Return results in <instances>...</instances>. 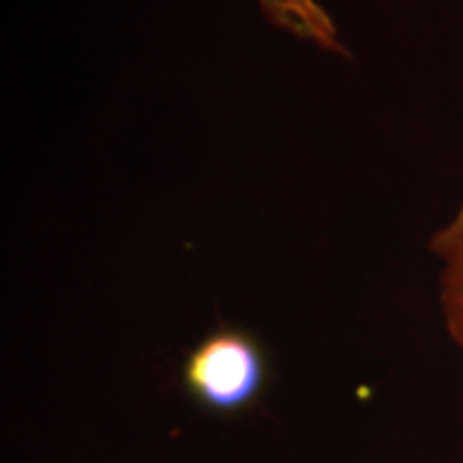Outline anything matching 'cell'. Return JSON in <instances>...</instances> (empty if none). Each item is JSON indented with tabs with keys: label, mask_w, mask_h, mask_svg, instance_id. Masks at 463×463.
<instances>
[{
	"label": "cell",
	"mask_w": 463,
	"mask_h": 463,
	"mask_svg": "<svg viewBox=\"0 0 463 463\" xmlns=\"http://www.w3.org/2000/svg\"><path fill=\"white\" fill-rule=\"evenodd\" d=\"M264 347L241 328H217L191 347L183 363V389L213 414L232 416L253 408L269 384Z\"/></svg>",
	"instance_id": "1"
},
{
	"label": "cell",
	"mask_w": 463,
	"mask_h": 463,
	"mask_svg": "<svg viewBox=\"0 0 463 463\" xmlns=\"http://www.w3.org/2000/svg\"><path fill=\"white\" fill-rule=\"evenodd\" d=\"M433 256L442 262L439 300L450 337L463 350V204L431 239Z\"/></svg>",
	"instance_id": "2"
},
{
	"label": "cell",
	"mask_w": 463,
	"mask_h": 463,
	"mask_svg": "<svg viewBox=\"0 0 463 463\" xmlns=\"http://www.w3.org/2000/svg\"><path fill=\"white\" fill-rule=\"evenodd\" d=\"M258 3L269 22L292 37L328 52H341V54L345 52L333 17L317 0H258Z\"/></svg>",
	"instance_id": "3"
}]
</instances>
